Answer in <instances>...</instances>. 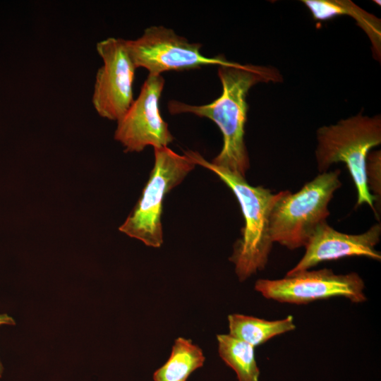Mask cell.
I'll use <instances>...</instances> for the list:
<instances>
[{
  "mask_svg": "<svg viewBox=\"0 0 381 381\" xmlns=\"http://www.w3.org/2000/svg\"><path fill=\"white\" fill-rule=\"evenodd\" d=\"M221 95L211 103L192 105L176 100L168 103L171 114L190 113L214 122L223 135V146L211 163L245 177L250 167L244 141L249 90L260 83H281L279 71L270 66L240 64L219 66Z\"/></svg>",
  "mask_w": 381,
  "mask_h": 381,
  "instance_id": "6da1fadb",
  "label": "cell"
},
{
  "mask_svg": "<svg viewBox=\"0 0 381 381\" xmlns=\"http://www.w3.org/2000/svg\"><path fill=\"white\" fill-rule=\"evenodd\" d=\"M184 153L195 164L217 175L240 204L245 224L229 260L235 265L238 279L243 282L262 270L267 263L274 243L270 234V214L277 193L262 186L250 185L244 176L212 164L197 152L188 150Z\"/></svg>",
  "mask_w": 381,
  "mask_h": 381,
  "instance_id": "7a4b0ae2",
  "label": "cell"
},
{
  "mask_svg": "<svg viewBox=\"0 0 381 381\" xmlns=\"http://www.w3.org/2000/svg\"><path fill=\"white\" fill-rule=\"evenodd\" d=\"M316 138L315 155L318 171L325 172L332 164L344 163L356 187V207L367 204L375 214L365 168L370 150L381 143L380 115L369 116L360 111L334 124L320 127Z\"/></svg>",
  "mask_w": 381,
  "mask_h": 381,
  "instance_id": "3957f363",
  "label": "cell"
},
{
  "mask_svg": "<svg viewBox=\"0 0 381 381\" xmlns=\"http://www.w3.org/2000/svg\"><path fill=\"white\" fill-rule=\"evenodd\" d=\"M341 171L320 173L297 192L277 193L270 214V234L273 243L290 250L305 247L314 231L327 222L328 205L341 186Z\"/></svg>",
  "mask_w": 381,
  "mask_h": 381,
  "instance_id": "277c9868",
  "label": "cell"
},
{
  "mask_svg": "<svg viewBox=\"0 0 381 381\" xmlns=\"http://www.w3.org/2000/svg\"><path fill=\"white\" fill-rule=\"evenodd\" d=\"M155 164L142 195L119 231L147 246L163 243L161 222L164 196L179 185L195 166L184 153L179 155L168 147H156Z\"/></svg>",
  "mask_w": 381,
  "mask_h": 381,
  "instance_id": "5b68a950",
  "label": "cell"
},
{
  "mask_svg": "<svg viewBox=\"0 0 381 381\" xmlns=\"http://www.w3.org/2000/svg\"><path fill=\"white\" fill-rule=\"evenodd\" d=\"M126 43L135 67L147 69L150 75L209 65L229 66L235 63L222 56H205L200 52V43L190 42L162 25L148 27L140 37L126 40Z\"/></svg>",
  "mask_w": 381,
  "mask_h": 381,
  "instance_id": "8992f818",
  "label": "cell"
},
{
  "mask_svg": "<svg viewBox=\"0 0 381 381\" xmlns=\"http://www.w3.org/2000/svg\"><path fill=\"white\" fill-rule=\"evenodd\" d=\"M364 289V282L357 273L337 274L327 268L286 274L279 279H260L255 284V289L265 298L296 305L332 297L363 303L367 300Z\"/></svg>",
  "mask_w": 381,
  "mask_h": 381,
  "instance_id": "52a82bcc",
  "label": "cell"
},
{
  "mask_svg": "<svg viewBox=\"0 0 381 381\" xmlns=\"http://www.w3.org/2000/svg\"><path fill=\"white\" fill-rule=\"evenodd\" d=\"M96 49L103 64L96 73L92 105L100 116L117 121L134 100L133 85L137 68L126 40L108 37L98 42Z\"/></svg>",
  "mask_w": 381,
  "mask_h": 381,
  "instance_id": "ba28073f",
  "label": "cell"
},
{
  "mask_svg": "<svg viewBox=\"0 0 381 381\" xmlns=\"http://www.w3.org/2000/svg\"><path fill=\"white\" fill-rule=\"evenodd\" d=\"M164 86L162 75L149 74L138 97L117 121L114 138L126 152H140L147 146L167 147L174 140L162 119L159 102Z\"/></svg>",
  "mask_w": 381,
  "mask_h": 381,
  "instance_id": "9c48e42d",
  "label": "cell"
},
{
  "mask_svg": "<svg viewBox=\"0 0 381 381\" xmlns=\"http://www.w3.org/2000/svg\"><path fill=\"white\" fill-rule=\"evenodd\" d=\"M381 224L377 223L359 234L341 233L327 223L321 224L306 245L299 262L286 274L308 270L324 261L345 257L363 256L380 261L381 254L375 247L380 242Z\"/></svg>",
  "mask_w": 381,
  "mask_h": 381,
  "instance_id": "30bf717a",
  "label": "cell"
},
{
  "mask_svg": "<svg viewBox=\"0 0 381 381\" xmlns=\"http://www.w3.org/2000/svg\"><path fill=\"white\" fill-rule=\"evenodd\" d=\"M315 20L325 21L338 16H348L365 32L371 44L373 56L381 58V21L349 0H303Z\"/></svg>",
  "mask_w": 381,
  "mask_h": 381,
  "instance_id": "8fae6325",
  "label": "cell"
},
{
  "mask_svg": "<svg viewBox=\"0 0 381 381\" xmlns=\"http://www.w3.org/2000/svg\"><path fill=\"white\" fill-rule=\"evenodd\" d=\"M294 317L288 315L277 320H267L253 316L232 314L228 316L229 334L253 346L296 329Z\"/></svg>",
  "mask_w": 381,
  "mask_h": 381,
  "instance_id": "7c38bea8",
  "label": "cell"
},
{
  "mask_svg": "<svg viewBox=\"0 0 381 381\" xmlns=\"http://www.w3.org/2000/svg\"><path fill=\"white\" fill-rule=\"evenodd\" d=\"M204 361L202 351L197 345L179 337L175 340L168 361L154 373V381H186Z\"/></svg>",
  "mask_w": 381,
  "mask_h": 381,
  "instance_id": "4fadbf2b",
  "label": "cell"
},
{
  "mask_svg": "<svg viewBox=\"0 0 381 381\" xmlns=\"http://www.w3.org/2000/svg\"><path fill=\"white\" fill-rule=\"evenodd\" d=\"M218 351L225 363L236 373L238 381H258L254 346L229 334H218Z\"/></svg>",
  "mask_w": 381,
  "mask_h": 381,
  "instance_id": "5bb4252c",
  "label": "cell"
},
{
  "mask_svg": "<svg viewBox=\"0 0 381 381\" xmlns=\"http://www.w3.org/2000/svg\"><path fill=\"white\" fill-rule=\"evenodd\" d=\"M367 186L375 200V216L378 219V208L381 202V151L370 152L365 168Z\"/></svg>",
  "mask_w": 381,
  "mask_h": 381,
  "instance_id": "9a60e30c",
  "label": "cell"
},
{
  "mask_svg": "<svg viewBox=\"0 0 381 381\" xmlns=\"http://www.w3.org/2000/svg\"><path fill=\"white\" fill-rule=\"evenodd\" d=\"M4 325H15V320L13 319V318L6 313L0 314V326Z\"/></svg>",
  "mask_w": 381,
  "mask_h": 381,
  "instance_id": "2e32d148",
  "label": "cell"
},
{
  "mask_svg": "<svg viewBox=\"0 0 381 381\" xmlns=\"http://www.w3.org/2000/svg\"><path fill=\"white\" fill-rule=\"evenodd\" d=\"M2 373H3V366L0 361V377L1 376Z\"/></svg>",
  "mask_w": 381,
  "mask_h": 381,
  "instance_id": "e0dca14e",
  "label": "cell"
}]
</instances>
